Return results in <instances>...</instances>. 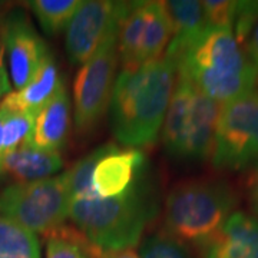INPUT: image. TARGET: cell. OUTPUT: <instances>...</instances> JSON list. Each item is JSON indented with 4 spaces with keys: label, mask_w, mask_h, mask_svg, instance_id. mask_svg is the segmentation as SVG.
I'll list each match as a JSON object with an SVG mask.
<instances>
[{
    "label": "cell",
    "mask_w": 258,
    "mask_h": 258,
    "mask_svg": "<svg viewBox=\"0 0 258 258\" xmlns=\"http://www.w3.org/2000/svg\"><path fill=\"white\" fill-rule=\"evenodd\" d=\"M176 83L175 63L165 55L152 62L122 68L109 101L112 134L125 148L157 142Z\"/></svg>",
    "instance_id": "cell-1"
},
{
    "label": "cell",
    "mask_w": 258,
    "mask_h": 258,
    "mask_svg": "<svg viewBox=\"0 0 258 258\" xmlns=\"http://www.w3.org/2000/svg\"><path fill=\"white\" fill-rule=\"evenodd\" d=\"M169 59L178 76L220 105L257 89L255 66L231 28H207Z\"/></svg>",
    "instance_id": "cell-2"
},
{
    "label": "cell",
    "mask_w": 258,
    "mask_h": 258,
    "mask_svg": "<svg viewBox=\"0 0 258 258\" xmlns=\"http://www.w3.org/2000/svg\"><path fill=\"white\" fill-rule=\"evenodd\" d=\"M157 210V189L147 171L118 197L72 200L69 220L96 249L123 251L141 242Z\"/></svg>",
    "instance_id": "cell-3"
},
{
    "label": "cell",
    "mask_w": 258,
    "mask_h": 258,
    "mask_svg": "<svg viewBox=\"0 0 258 258\" xmlns=\"http://www.w3.org/2000/svg\"><path fill=\"white\" fill-rule=\"evenodd\" d=\"M240 195L222 178L181 181L169 191L164 204V227L168 234L201 252L235 212Z\"/></svg>",
    "instance_id": "cell-4"
},
{
    "label": "cell",
    "mask_w": 258,
    "mask_h": 258,
    "mask_svg": "<svg viewBox=\"0 0 258 258\" xmlns=\"http://www.w3.org/2000/svg\"><path fill=\"white\" fill-rule=\"evenodd\" d=\"M220 109V103L176 75L175 89L161 129L168 155L189 162L211 158Z\"/></svg>",
    "instance_id": "cell-5"
},
{
    "label": "cell",
    "mask_w": 258,
    "mask_h": 258,
    "mask_svg": "<svg viewBox=\"0 0 258 258\" xmlns=\"http://www.w3.org/2000/svg\"><path fill=\"white\" fill-rule=\"evenodd\" d=\"M72 203L68 172L32 182L12 184L0 192V215L35 234L53 232L66 224Z\"/></svg>",
    "instance_id": "cell-6"
},
{
    "label": "cell",
    "mask_w": 258,
    "mask_h": 258,
    "mask_svg": "<svg viewBox=\"0 0 258 258\" xmlns=\"http://www.w3.org/2000/svg\"><path fill=\"white\" fill-rule=\"evenodd\" d=\"M211 162L225 172L251 171L258 165V89L221 105Z\"/></svg>",
    "instance_id": "cell-7"
},
{
    "label": "cell",
    "mask_w": 258,
    "mask_h": 258,
    "mask_svg": "<svg viewBox=\"0 0 258 258\" xmlns=\"http://www.w3.org/2000/svg\"><path fill=\"white\" fill-rule=\"evenodd\" d=\"M172 28L165 2H126L116 47L122 68H135L165 55Z\"/></svg>",
    "instance_id": "cell-8"
},
{
    "label": "cell",
    "mask_w": 258,
    "mask_h": 258,
    "mask_svg": "<svg viewBox=\"0 0 258 258\" xmlns=\"http://www.w3.org/2000/svg\"><path fill=\"white\" fill-rule=\"evenodd\" d=\"M119 22L120 19L111 29L95 55L79 68L75 78L74 120L75 126L81 134L92 131L108 111L119 64L116 47Z\"/></svg>",
    "instance_id": "cell-9"
},
{
    "label": "cell",
    "mask_w": 258,
    "mask_h": 258,
    "mask_svg": "<svg viewBox=\"0 0 258 258\" xmlns=\"http://www.w3.org/2000/svg\"><path fill=\"white\" fill-rule=\"evenodd\" d=\"M9 75L16 91L23 89L35 79L50 57L46 42L40 37L29 16L22 9H13L0 23Z\"/></svg>",
    "instance_id": "cell-10"
},
{
    "label": "cell",
    "mask_w": 258,
    "mask_h": 258,
    "mask_svg": "<svg viewBox=\"0 0 258 258\" xmlns=\"http://www.w3.org/2000/svg\"><path fill=\"white\" fill-rule=\"evenodd\" d=\"M123 8L125 2H83L64 30V49L71 63L82 66L95 55L120 19Z\"/></svg>",
    "instance_id": "cell-11"
},
{
    "label": "cell",
    "mask_w": 258,
    "mask_h": 258,
    "mask_svg": "<svg viewBox=\"0 0 258 258\" xmlns=\"http://www.w3.org/2000/svg\"><path fill=\"white\" fill-rule=\"evenodd\" d=\"M148 166L142 151L105 144L91 174L93 198H113L128 191L147 172Z\"/></svg>",
    "instance_id": "cell-12"
},
{
    "label": "cell",
    "mask_w": 258,
    "mask_h": 258,
    "mask_svg": "<svg viewBox=\"0 0 258 258\" xmlns=\"http://www.w3.org/2000/svg\"><path fill=\"white\" fill-rule=\"evenodd\" d=\"M71 115V98L62 82L56 89L55 95L36 115L33 129L25 145L42 151L60 152L69 135Z\"/></svg>",
    "instance_id": "cell-13"
},
{
    "label": "cell",
    "mask_w": 258,
    "mask_h": 258,
    "mask_svg": "<svg viewBox=\"0 0 258 258\" xmlns=\"http://www.w3.org/2000/svg\"><path fill=\"white\" fill-rule=\"evenodd\" d=\"M205 258H258V217L235 211L204 252Z\"/></svg>",
    "instance_id": "cell-14"
},
{
    "label": "cell",
    "mask_w": 258,
    "mask_h": 258,
    "mask_svg": "<svg viewBox=\"0 0 258 258\" xmlns=\"http://www.w3.org/2000/svg\"><path fill=\"white\" fill-rule=\"evenodd\" d=\"M63 169L60 152L42 151L23 145L5 158L0 164V176L19 182H32L55 176Z\"/></svg>",
    "instance_id": "cell-15"
},
{
    "label": "cell",
    "mask_w": 258,
    "mask_h": 258,
    "mask_svg": "<svg viewBox=\"0 0 258 258\" xmlns=\"http://www.w3.org/2000/svg\"><path fill=\"white\" fill-rule=\"evenodd\" d=\"M63 82L55 59L50 56L39 74L23 89L10 92L0 103L10 113H39Z\"/></svg>",
    "instance_id": "cell-16"
},
{
    "label": "cell",
    "mask_w": 258,
    "mask_h": 258,
    "mask_svg": "<svg viewBox=\"0 0 258 258\" xmlns=\"http://www.w3.org/2000/svg\"><path fill=\"white\" fill-rule=\"evenodd\" d=\"M165 8L172 28V39L166 49L165 56L174 57L181 49L200 36L208 28V25L203 2L172 0L165 2Z\"/></svg>",
    "instance_id": "cell-17"
},
{
    "label": "cell",
    "mask_w": 258,
    "mask_h": 258,
    "mask_svg": "<svg viewBox=\"0 0 258 258\" xmlns=\"http://www.w3.org/2000/svg\"><path fill=\"white\" fill-rule=\"evenodd\" d=\"M0 258H40L36 234L0 215Z\"/></svg>",
    "instance_id": "cell-18"
},
{
    "label": "cell",
    "mask_w": 258,
    "mask_h": 258,
    "mask_svg": "<svg viewBox=\"0 0 258 258\" xmlns=\"http://www.w3.org/2000/svg\"><path fill=\"white\" fill-rule=\"evenodd\" d=\"M82 3L83 0H35L28 5L42 30L49 36H56L66 30Z\"/></svg>",
    "instance_id": "cell-19"
},
{
    "label": "cell",
    "mask_w": 258,
    "mask_h": 258,
    "mask_svg": "<svg viewBox=\"0 0 258 258\" xmlns=\"http://www.w3.org/2000/svg\"><path fill=\"white\" fill-rule=\"evenodd\" d=\"M45 238L47 240L45 258H98V249L76 227L63 224Z\"/></svg>",
    "instance_id": "cell-20"
},
{
    "label": "cell",
    "mask_w": 258,
    "mask_h": 258,
    "mask_svg": "<svg viewBox=\"0 0 258 258\" xmlns=\"http://www.w3.org/2000/svg\"><path fill=\"white\" fill-rule=\"evenodd\" d=\"M139 258H194L188 245L166 231L152 234L141 242Z\"/></svg>",
    "instance_id": "cell-21"
},
{
    "label": "cell",
    "mask_w": 258,
    "mask_h": 258,
    "mask_svg": "<svg viewBox=\"0 0 258 258\" xmlns=\"http://www.w3.org/2000/svg\"><path fill=\"white\" fill-rule=\"evenodd\" d=\"M37 113H10L3 126L2 161L28 142Z\"/></svg>",
    "instance_id": "cell-22"
},
{
    "label": "cell",
    "mask_w": 258,
    "mask_h": 258,
    "mask_svg": "<svg viewBox=\"0 0 258 258\" xmlns=\"http://www.w3.org/2000/svg\"><path fill=\"white\" fill-rule=\"evenodd\" d=\"M208 28H231L234 26L237 2L207 0L203 2Z\"/></svg>",
    "instance_id": "cell-23"
},
{
    "label": "cell",
    "mask_w": 258,
    "mask_h": 258,
    "mask_svg": "<svg viewBox=\"0 0 258 258\" xmlns=\"http://www.w3.org/2000/svg\"><path fill=\"white\" fill-rule=\"evenodd\" d=\"M248 178L245 182V195L247 203L252 215L258 217V165L248 171Z\"/></svg>",
    "instance_id": "cell-24"
},
{
    "label": "cell",
    "mask_w": 258,
    "mask_h": 258,
    "mask_svg": "<svg viewBox=\"0 0 258 258\" xmlns=\"http://www.w3.org/2000/svg\"><path fill=\"white\" fill-rule=\"evenodd\" d=\"M5 45L2 39V30H0V103L10 93V81L6 64H5Z\"/></svg>",
    "instance_id": "cell-25"
},
{
    "label": "cell",
    "mask_w": 258,
    "mask_h": 258,
    "mask_svg": "<svg viewBox=\"0 0 258 258\" xmlns=\"http://www.w3.org/2000/svg\"><path fill=\"white\" fill-rule=\"evenodd\" d=\"M244 49L248 55L249 60L252 62V64L255 66L258 76V22L254 25V28L251 29L248 37L244 42Z\"/></svg>",
    "instance_id": "cell-26"
},
{
    "label": "cell",
    "mask_w": 258,
    "mask_h": 258,
    "mask_svg": "<svg viewBox=\"0 0 258 258\" xmlns=\"http://www.w3.org/2000/svg\"><path fill=\"white\" fill-rule=\"evenodd\" d=\"M98 258H139L134 249H123V251H99L96 252Z\"/></svg>",
    "instance_id": "cell-27"
},
{
    "label": "cell",
    "mask_w": 258,
    "mask_h": 258,
    "mask_svg": "<svg viewBox=\"0 0 258 258\" xmlns=\"http://www.w3.org/2000/svg\"><path fill=\"white\" fill-rule=\"evenodd\" d=\"M8 115L9 112L0 106V164H2V149H3V126H5V120L8 118Z\"/></svg>",
    "instance_id": "cell-28"
},
{
    "label": "cell",
    "mask_w": 258,
    "mask_h": 258,
    "mask_svg": "<svg viewBox=\"0 0 258 258\" xmlns=\"http://www.w3.org/2000/svg\"><path fill=\"white\" fill-rule=\"evenodd\" d=\"M13 9V3H6V2H0V23L5 19V16Z\"/></svg>",
    "instance_id": "cell-29"
},
{
    "label": "cell",
    "mask_w": 258,
    "mask_h": 258,
    "mask_svg": "<svg viewBox=\"0 0 258 258\" xmlns=\"http://www.w3.org/2000/svg\"><path fill=\"white\" fill-rule=\"evenodd\" d=\"M257 85H258V76H257Z\"/></svg>",
    "instance_id": "cell-30"
}]
</instances>
